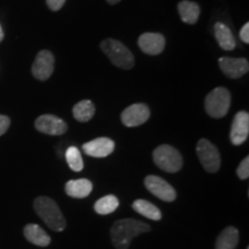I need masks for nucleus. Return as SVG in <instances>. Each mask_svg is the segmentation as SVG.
Segmentation results:
<instances>
[{
    "label": "nucleus",
    "instance_id": "nucleus-1",
    "mask_svg": "<svg viewBox=\"0 0 249 249\" xmlns=\"http://www.w3.org/2000/svg\"><path fill=\"white\" fill-rule=\"evenodd\" d=\"M151 231V227L148 224L140 220L127 218V219L117 220L111 227V240L116 249H128L132 239L142 233Z\"/></svg>",
    "mask_w": 249,
    "mask_h": 249
},
{
    "label": "nucleus",
    "instance_id": "nucleus-2",
    "mask_svg": "<svg viewBox=\"0 0 249 249\" xmlns=\"http://www.w3.org/2000/svg\"><path fill=\"white\" fill-rule=\"evenodd\" d=\"M34 209L40 219L48 225L52 231L62 232L67 226V222L62 214L60 208L52 198L39 196L34 202Z\"/></svg>",
    "mask_w": 249,
    "mask_h": 249
},
{
    "label": "nucleus",
    "instance_id": "nucleus-3",
    "mask_svg": "<svg viewBox=\"0 0 249 249\" xmlns=\"http://www.w3.org/2000/svg\"><path fill=\"white\" fill-rule=\"evenodd\" d=\"M101 49L114 66L123 68V70H130L135 65L133 53L119 40L113 38L104 39L101 43Z\"/></svg>",
    "mask_w": 249,
    "mask_h": 249
},
{
    "label": "nucleus",
    "instance_id": "nucleus-4",
    "mask_svg": "<svg viewBox=\"0 0 249 249\" xmlns=\"http://www.w3.org/2000/svg\"><path fill=\"white\" fill-rule=\"evenodd\" d=\"M152 160L160 170L167 173H177L182 169V156L176 148L161 144L152 152Z\"/></svg>",
    "mask_w": 249,
    "mask_h": 249
},
{
    "label": "nucleus",
    "instance_id": "nucleus-5",
    "mask_svg": "<svg viewBox=\"0 0 249 249\" xmlns=\"http://www.w3.org/2000/svg\"><path fill=\"white\" fill-rule=\"evenodd\" d=\"M204 107L207 113L211 118L220 119L226 116L231 107V93L223 87L213 89L205 97Z\"/></svg>",
    "mask_w": 249,
    "mask_h": 249
},
{
    "label": "nucleus",
    "instance_id": "nucleus-6",
    "mask_svg": "<svg viewBox=\"0 0 249 249\" xmlns=\"http://www.w3.org/2000/svg\"><path fill=\"white\" fill-rule=\"evenodd\" d=\"M196 154L200 160L203 169L209 173H216L220 169V156L217 148L208 141L207 139H201L196 145Z\"/></svg>",
    "mask_w": 249,
    "mask_h": 249
},
{
    "label": "nucleus",
    "instance_id": "nucleus-7",
    "mask_svg": "<svg viewBox=\"0 0 249 249\" xmlns=\"http://www.w3.org/2000/svg\"><path fill=\"white\" fill-rule=\"evenodd\" d=\"M144 185L151 194L161 201L173 202L177 198L176 189L160 177L148 176L144 179Z\"/></svg>",
    "mask_w": 249,
    "mask_h": 249
},
{
    "label": "nucleus",
    "instance_id": "nucleus-8",
    "mask_svg": "<svg viewBox=\"0 0 249 249\" xmlns=\"http://www.w3.org/2000/svg\"><path fill=\"white\" fill-rule=\"evenodd\" d=\"M54 71V57L48 50H42L37 53L31 73L35 79L39 81H46L52 75Z\"/></svg>",
    "mask_w": 249,
    "mask_h": 249
},
{
    "label": "nucleus",
    "instance_id": "nucleus-9",
    "mask_svg": "<svg viewBox=\"0 0 249 249\" xmlns=\"http://www.w3.org/2000/svg\"><path fill=\"white\" fill-rule=\"evenodd\" d=\"M150 118V108L143 103L133 104L121 113V123L126 127H138L147 123Z\"/></svg>",
    "mask_w": 249,
    "mask_h": 249
},
{
    "label": "nucleus",
    "instance_id": "nucleus-10",
    "mask_svg": "<svg viewBox=\"0 0 249 249\" xmlns=\"http://www.w3.org/2000/svg\"><path fill=\"white\" fill-rule=\"evenodd\" d=\"M35 127L38 132L48 135H62L67 132L68 126L60 118L53 114H43L35 121Z\"/></svg>",
    "mask_w": 249,
    "mask_h": 249
},
{
    "label": "nucleus",
    "instance_id": "nucleus-11",
    "mask_svg": "<svg viewBox=\"0 0 249 249\" xmlns=\"http://www.w3.org/2000/svg\"><path fill=\"white\" fill-rule=\"evenodd\" d=\"M249 134V114L248 112L239 111L233 119L230 139L232 144L241 145L248 139Z\"/></svg>",
    "mask_w": 249,
    "mask_h": 249
},
{
    "label": "nucleus",
    "instance_id": "nucleus-12",
    "mask_svg": "<svg viewBox=\"0 0 249 249\" xmlns=\"http://www.w3.org/2000/svg\"><path fill=\"white\" fill-rule=\"evenodd\" d=\"M219 67L229 79H239L248 73L249 62L246 58L223 57L219 59Z\"/></svg>",
    "mask_w": 249,
    "mask_h": 249
},
{
    "label": "nucleus",
    "instance_id": "nucleus-13",
    "mask_svg": "<svg viewBox=\"0 0 249 249\" xmlns=\"http://www.w3.org/2000/svg\"><path fill=\"white\" fill-rule=\"evenodd\" d=\"M116 143L108 138H97L82 145L86 155L95 158H104L110 156L114 151Z\"/></svg>",
    "mask_w": 249,
    "mask_h": 249
},
{
    "label": "nucleus",
    "instance_id": "nucleus-14",
    "mask_svg": "<svg viewBox=\"0 0 249 249\" xmlns=\"http://www.w3.org/2000/svg\"><path fill=\"white\" fill-rule=\"evenodd\" d=\"M139 46L142 52L149 55L160 54L165 48V38L161 34L144 33L139 37Z\"/></svg>",
    "mask_w": 249,
    "mask_h": 249
},
{
    "label": "nucleus",
    "instance_id": "nucleus-15",
    "mask_svg": "<svg viewBox=\"0 0 249 249\" xmlns=\"http://www.w3.org/2000/svg\"><path fill=\"white\" fill-rule=\"evenodd\" d=\"M23 234L30 244L38 246V247H46L51 244V238L37 224H28L23 229Z\"/></svg>",
    "mask_w": 249,
    "mask_h": 249
},
{
    "label": "nucleus",
    "instance_id": "nucleus-16",
    "mask_svg": "<svg viewBox=\"0 0 249 249\" xmlns=\"http://www.w3.org/2000/svg\"><path fill=\"white\" fill-rule=\"evenodd\" d=\"M65 192L74 198H85L92 192V182L88 179L70 180L65 186Z\"/></svg>",
    "mask_w": 249,
    "mask_h": 249
},
{
    "label": "nucleus",
    "instance_id": "nucleus-17",
    "mask_svg": "<svg viewBox=\"0 0 249 249\" xmlns=\"http://www.w3.org/2000/svg\"><path fill=\"white\" fill-rule=\"evenodd\" d=\"M214 37H216L218 44L225 51H232L235 49L236 42L233 33L226 24L223 22H217L214 24Z\"/></svg>",
    "mask_w": 249,
    "mask_h": 249
},
{
    "label": "nucleus",
    "instance_id": "nucleus-18",
    "mask_svg": "<svg viewBox=\"0 0 249 249\" xmlns=\"http://www.w3.org/2000/svg\"><path fill=\"white\" fill-rule=\"evenodd\" d=\"M178 12L180 18L185 23L195 24L200 18L201 8L196 2L189 0H182L178 4Z\"/></svg>",
    "mask_w": 249,
    "mask_h": 249
},
{
    "label": "nucleus",
    "instance_id": "nucleus-19",
    "mask_svg": "<svg viewBox=\"0 0 249 249\" xmlns=\"http://www.w3.org/2000/svg\"><path fill=\"white\" fill-rule=\"evenodd\" d=\"M238 242L239 231L234 226H229L218 235L216 240V249H235Z\"/></svg>",
    "mask_w": 249,
    "mask_h": 249
},
{
    "label": "nucleus",
    "instance_id": "nucleus-20",
    "mask_svg": "<svg viewBox=\"0 0 249 249\" xmlns=\"http://www.w3.org/2000/svg\"><path fill=\"white\" fill-rule=\"evenodd\" d=\"M95 105L89 99H83L73 107V116L80 123H88L95 116Z\"/></svg>",
    "mask_w": 249,
    "mask_h": 249
},
{
    "label": "nucleus",
    "instance_id": "nucleus-21",
    "mask_svg": "<svg viewBox=\"0 0 249 249\" xmlns=\"http://www.w3.org/2000/svg\"><path fill=\"white\" fill-rule=\"evenodd\" d=\"M132 207H133V209L136 211V213L142 214L143 217L148 218V219L156 220V222H157V220H160L161 217H163L160 210L158 209L155 204L150 203L149 201L136 200V201H134Z\"/></svg>",
    "mask_w": 249,
    "mask_h": 249
},
{
    "label": "nucleus",
    "instance_id": "nucleus-22",
    "mask_svg": "<svg viewBox=\"0 0 249 249\" xmlns=\"http://www.w3.org/2000/svg\"><path fill=\"white\" fill-rule=\"evenodd\" d=\"M119 207V200L114 195L103 196L95 203V211L99 214H110Z\"/></svg>",
    "mask_w": 249,
    "mask_h": 249
},
{
    "label": "nucleus",
    "instance_id": "nucleus-23",
    "mask_svg": "<svg viewBox=\"0 0 249 249\" xmlns=\"http://www.w3.org/2000/svg\"><path fill=\"white\" fill-rule=\"evenodd\" d=\"M66 160L68 166H70L74 172H80V171L83 170V166H85V163H83L82 156H81L79 148L73 147V145L66 150Z\"/></svg>",
    "mask_w": 249,
    "mask_h": 249
},
{
    "label": "nucleus",
    "instance_id": "nucleus-24",
    "mask_svg": "<svg viewBox=\"0 0 249 249\" xmlns=\"http://www.w3.org/2000/svg\"><path fill=\"white\" fill-rule=\"evenodd\" d=\"M236 174L241 180H246L249 178V157H246L245 160H242L240 165L238 166L236 170Z\"/></svg>",
    "mask_w": 249,
    "mask_h": 249
},
{
    "label": "nucleus",
    "instance_id": "nucleus-25",
    "mask_svg": "<svg viewBox=\"0 0 249 249\" xmlns=\"http://www.w3.org/2000/svg\"><path fill=\"white\" fill-rule=\"evenodd\" d=\"M9 126H11V119L7 116H2L0 114V136L4 135L7 132Z\"/></svg>",
    "mask_w": 249,
    "mask_h": 249
},
{
    "label": "nucleus",
    "instance_id": "nucleus-26",
    "mask_svg": "<svg viewBox=\"0 0 249 249\" xmlns=\"http://www.w3.org/2000/svg\"><path fill=\"white\" fill-rule=\"evenodd\" d=\"M65 2H66V0H46V4H48L49 8L53 12H57L62 8Z\"/></svg>",
    "mask_w": 249,
    "mask_h": 249
},
{
    "label": "nucleus",
    "instance_id": "nucleus-27",
    "mask_svg": "<svg viewBox=\"0 0 249 249\" xmlns=\"http://www.w3.org/2000/svg\"><path fill=\"white\" fill-rule=\"evenodd\" d=\"M240 38L246 44L249 43V23H246L240 30Z\"/></svg>",
    "mask_w": 249,
    "mask_h": 249
},
{
    "label": "nucleus",
    "instance_id": "nucleus-28",
    "mask_svg": "<svg viewBox=\"0 0 249 249\" xmlns=\"http://www.w3.org/2000/svg\"><path fill=\"white\" fill-rule=\"evenodd\" d=\"M2 39H4V30H2L1 24H0V42H1Z\"/></svg>",
    "mask_w": 249,
    "mask_h": 249
},
{
    "label": "nucleus",
    "instance_id": "nucleus-29",
    "mask_svg": "<svg viewBox=\"0 0 249 249\" xmlns=\"http://www.w3.org/2000/svg\"><path fill=\"white\" fill-rule=\"evenodd\" d=\"M107 1L111 5H116V4H118V2H120L121 0H107Z\"/></svg>",
    "mask_w": 249,
    "mask_h": 249
},
{
    "label": "nucleus",
    "instance_id": "nucleus-30",
    "mask_svg": "<svg viewBox=\"0 0 249 249\" xmlns=\"http://www.w3.org/2000/svg\"><path fill=\"white\" fill-rule=\"evenodd\" d=\"M247 249H249V247H247Z\"/></svg>",
    "mask_w": 249,
    "mask_h": 249
}]
</instances>
